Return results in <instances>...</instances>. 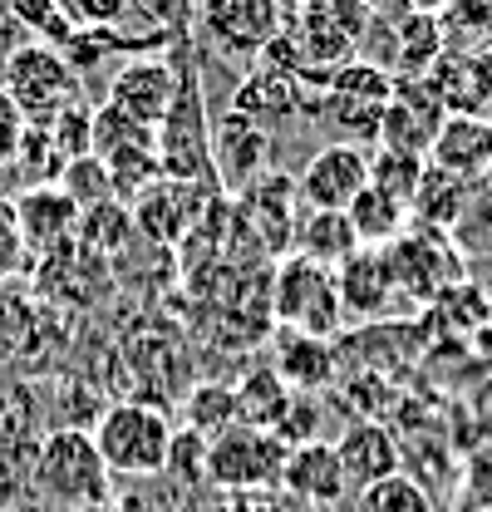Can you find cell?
<instances>
[{"mask_svg": "<svg viewBox=\"0 0 492 512\" xmlns=\"http://www.w3.org/2000/svg\"><path fill=\"white\" fill-rule=\"evenodd\" d=\"M443 119H448V109H443V99H438V89L429 79H394V99L379 119V148L429 163Z\"/></svg>", "mask_w": 492, "mask_h": 512, "instance_id": "10", "label": "cell"}, {"mask_svg": "<svg viewBox=\"0 0 492 512\" xmlns=\"http://www.w3.org/2000/svg\"><path fill=\"white\" fill-rule=\"evenodd\" d=\"M315 84H306L301 74H291V69H281V64L271 60H256V69L246 74L242 84H237V94H232V109L246 114V119H256V124H286V119H296V114H306V94Z\"/></svg>", "mask_w": 492, "mask_h": 512, "instance_id": "16", "label": "cell"}, {"mask_svg": "<svg viewBox=\"0 0 492 512\" xmlns=\"http://www.w3.org/2000/svg\"><path fill=\"white\" fill-rule=\"evenodd\" d=\"M468 192H473V183H463V178H453V173L429 163L424 178H419L414 202H409V222L414 227H433V232H453V222L468 207Z\"/></svg>", "mask_w": 492, "mask_h": 512, "instance_id": "24", "label": "cell"}, {"mask_svg": "<svg viewBox=\"0 0 492 512\" xmlns=\"http://www.w3.org/2000/svg\"><path fill=\"white\" fill-rule=\"evenodd\" d=\"M168 473L178 478V483H202L207 478V439L202 434H192V429H178L173 434V453H168Z\"/></svg>", "mask_w": 492, "mask_h": 512, "instance_id": "38", "label": "cell"}, {"mask_svg": "<svg viewBox=\"0 0 492 512\" xmlns=\"http://www.w3.org/2000/svg\"><path fill=\"white\" fill-rule=\"evenodd\" d=\"M178 84H183V74L168 60H128V64H119L114 79H109L104 109H114L128 124L158 133V124L168 119V109H173V99H178Z\"/></svg>", "mask_w": 492, "mask_h": 512, "instance_id": "12", "label": "cell"}, {"mask_svg": "<svg viewBox=\"0 0 492 512\" xmlns=\"http://www.w3.org/2000/svg\"><path fill=\"white\" fill-rule=\"evenodd\" d=\"M0 512H15V508H0Z\"/></svg>", "mask_w": 492, "mask_h": 512, "instance_id": "42", "label": "cell"}, {"mask_svg": "<svg viewBox=\"0 0 492 512\" xmlns=\"http://www.w3.org/2000/svg\"><path fill=\"white\" fill-rule=\"evenodd\" d=\"M281 488H286L291 498H301V508H335V503L350 493V478H345V468H340L335 444L315 439V444H296L286 453Z\"/></svg>", "mask_w": 492, "mask_h": 512, "instance_id": "17", "label": "cell"}, {"mask_svg": "<svg viewBox=\"0 0 492 512\" xmlns=\"http://www.w3.org/2000/svg\"><path fill=\"white\" fill-rule=\"evenodd\" d=\"M94 448L104 458V468L114 478H158L168 473V453H173V419L158 409V404H143V399H119L109 409H99L94 419Z\"/></svg>", "mask_w": 492, "mask_h": 512, "instance_id": "3", "label": "cell"}, {"mask_svg": "<svg viewBox=\"0 0 492 512\" xmlns=\"http://www.w3.org/2000/svg\"><path fill=\"white\" fill-rule=\"evenodd\" d=\"M384 256H389L399 296H409V301H433L453 281H463V256L453 247V237L433 232V227H414L409 222V232L394 247H384Z\"/></svg>", "mask_w": 492, "mask_h": 512, "instance_id": "8", "label": "cell"}, {"mask_svg": "<svg viewBox=\"0 0 492 512\" xmlns=\"http://www.w3.org/2000/svg\"><path fill=\"white\" fill-rule=\"evenodd\" d=\"M266 173H271V133L237 109L212 119V178H217V188L246 192Z\"/></svg>", "mask_w": 492, "mask_h": 512, "instance_id": "13", "label": "cell"}, {"mask_svg": "<svg viewBox=\"0 0 492 512\" xmlns=\"http://www.w3.org/2000/svg\"><path fill=\"white\" fill-rule=\"evenodd\" d=\"M340 468H345V478H350V488H374V483H384V478H394L399 468H404V448L399 439L379 424V419H360V424H350L345 434H340Z\"/></svg>", "mask_w": 492, "mask_h": 512, "instance_id": "18", "label": "cell"}, {"mask_svg": "<svg viewBox=\"0 0 492 512\" xmlns=\"http://www.w3.org/2000/svg\"><path fill=\"white\" fill-rule=\"evenodd\" d=\"M10 15L25 25V35H35L40 45H55V50H64L69 35L79 30V20L69 15L64 0H10Z\"/></svg>", "mask_w": 492, "mask_h": 512, "instance_id": "32", "label": "cell"}, {"mask_svg": "<svg viewBox=\"0 0 492 512\" xmlns=\"http://www.w3.org/2000/svg\"><path fill=\"white\" fill-rule=\"evenodd\" d=\"M197 20L202 35L232 60H261L266 45L286 30V10L276 0H202Z\"/></svg>", "mask_w": 492, "mask_h": 512, "instance_id": "9", "label": "cell"}, {"mask_svg": "<svg viewBox=\"0 0 492 512\" xmlns=\"http://www.w3.org/2000/svg\"><path fill=\"white\" fill-rule=\"evenodd\" d=\"M345 217H350V227H355V237H360L365 252H384V247H394V242L409 232V207L394 202V197H384L379 188L360 192V197L345 207Z\"/></svg>", "mask_w": 492, "mask_h": 512, "instance_id": "25", "label": "cell"}, {"mask_svg": "<svg viewBox=\"0 0 492 512\" xmlns=\"http://www.w3.org/2000/svg\"><path fill=\"white\" fill-rule=\"evenodd\" d=\"M369 188V148L355 143H320L296 173V192L306 212H345Z\"/></svg>", "mask_w": 492, "mask_h": 512, "instance_id": "11", "label": "cell"}, {"mask_svg": "<svg viewBox=\"0 0 492 512\" xmlns=\"http://www.w3.org/2000/svg\"><path fill=\"white\" fill-rule=\"evenodd\" d=\"M286 453L276 434L266 429H246L232 424L222 439L207 444V483H217L222 493H266L281 483V468H286Z\"/></svg>", "mask_w": 492, "mask_h": 512, "instance_id": "7", "label": "cell"}, {"mask_svg": "<svg viewBox=\"0 0 492 512\" xmlns=\"http://www.w3.org/2000/svg\"><path fill=\"white\" fill-rule=\"evenodd\" d=\"M0 89L10 94L25 124H50L55 114L79 104V69L55 45L25 40L0 60Z\"/></svg>", "mask_w": 492, "mask_h": 512, "instance_id": "5", "label": "cell"}, {"mask_svg": "<svg viewBox=\"0 0 492 512\" xmlns=\"http://www.w3.org/2000/svg\"><path fill=\"white\" fill-rule=\"evenodd\" d=\"M424 158H399V153H384V148H374L369 153V188H379L384 197H394V202H414V192H419V178H424Z\"/></svg>", "mask_w": 492, "mask_h": 512, "instance_id": "33", "label": "cell"}, {"mask_svg": "<svg viewBox=\"0 0 492 512\" xmlns=\"http://www.w3.org/2000/svg\"><path fill=\"white\" fill-rule=\"evenodd\" d=\"M20 138H25V119H20V109L10 104V94L0 89V168H10V163H15Z\"/></svg>", "mask_w": 492, "mask_h": 512, "instance_id": "39", "label": "cell"}, {"mask_svg": "<svg viewBox=\"0 0 492 512\" xmlns=\"http://www.w3.org/2000/svg\"><path fill=\"white\" fill-rule=\"evenodd\" d=\"M15 217H20V237H25V252L30 261L40 256L64 252L74 237H79V207L60 183H30V188L15 192Z\"/></svg>", "mask_w": 492, "mask_h": 512, "instance_id": "15", "label": "cell"}, {"mask_svg": "<svg viewBox=\"0 0 492 512\" xmlns=\"http://www.w3.org/2000/svg\"><path fill=\"white\" fill-rule=\"evenodd\" d=\"M473 414H478V424H483V434L492 439V384H483L478 394H473Z\"/></svg>", "mask_w": 492, "mask_h": 512, "instance_id": "40", "label": "cell"}, {"mask_svg": "<svg viewBox=\"0 0 492 512\" xmlns=\"http://www.w3.org/2000/svg\"><path fill=\"white\" fill-rule=\"evenodd\" d=\"M197 217H202V188L197 183H173V178L153 183L138 197V212H133V222L153 242H183V237H192Z\"/></svg>", "mask_w": 492, "mask_h": 512, "instance_id": "20", "label": "cell"}, {"mask_svg": "<svg viewBox=\"0 0 492 512\" xmlns=\"http://www.w3.org/2000/svg\"><path fill=\"white\" fill-rule=\"evenodd\" d=\"M296 256H306V261H320V266H330V271H340L345 261L355 252H365L360 247V237H355V227H350V217L345 212H301V222H296Z\"/></svg>", "mask_w": 492, "mask_h": 512, "instance_id": "22", "label": "cell"}, {"mask_svg": "<svg viewBox=\"0 0 492 512\" xmlns=\"http://www.w3.org/2000/svg\"><path fill=\"white\" fill-rule=\"evenodd\" d=\"M25 266H30V252H25V237H20L15 197H0V286H10Z\"/></svg>", "mask_w": 492, "mask_h": 512, "instance_id": "37", "label": "cell"}, {"mask_svg": "<svg viewBox=\"0 0 492 512\" xmlns=\"http://www.w3.org/2000/svg\"><path fill=\"white\" fill-rule=\"evenodd\" d=\"M138 232V222H133V207L128 202H99V207H89L84 217H79V242L89 247L94 256H114L128 247V237Z\"/></svg>", "mask_w": 492, "mask_h": 512, "instance_id": "29", "label": "cell"}, {"mask_svg": "<svg viewBox=\"0 0 492 512\" xmlns=\"http://www.w3.org/2000/svg\"><path fill=\"white\" fill-rule=\"evenodd\" d=\"M448 237H453L458 256H492V192L483 183H473L468 207H463V217L453 222Z\"/></svg>", "mask_w": 492, "mask_h": 512, "instance_id": "34", "label": "cell"}, {"mask_svg": "<svg viewBox=\"0 0 492 512\" xmlns=\"http://www.w3.org/2000/svg\"><path fill=\"white\" fill-rule=\"evenodd\" d=\"M30 478H35V493L64 512H99L114 498V473L104 468L94 434L79 424H60L40 439Z\"/></svg>", "mask_w": 492, "mask_h": 512, "instance_id": "2", "label": "cell"}, {"mask_svg": "<svg viewBox=\"0 0 492 512\" xmlns=\"http://www.w3.org/2000/svg\"><path fill=\"white\" fill-rule=\"evenodd\" d=\"M35 301L25 296V286H0V365L5 360H20L35 340Z\"/></svg>", "mask_w": 492, "mask_h": 512, "instance_id": "31", "label": "cell"}, {"mask_svg": "<svg viewBox=\"0 0 492 512\" xmlns=\"http://www.w3.org/2000/svg\"><path fill=\"white\" fill-rule=\"evenodd\" d=\"M394 99V74L384 64L350 60L340 64L330 79H320L306 94V114L320 128H330V143H379V119Z\"/></svg>", "mask_w": 492, "mask_h": 512, "instance_id": "1", "label": "cell"}, {"mask_svg": "<svg viewBox=\"0 0 492 512\" xmlns=\"http://www.w3.org/2000/svg\"><path fill=\"white\" fill-rule=\"evenodd\" d=\"M60 188L74 197L79 212H89V207H99V202H114V183H109V173H104V163H99L94 153H89V158H74V163L64 168Z\"/></svg>", "mask_w": 492, "mask_h": 512, "instance_id": "35", "label": "cell"}, {"mask_svg": "<svg viewBox=\"0 0 492 512\" xmlns=\"http://www.w3.org/2000/svg\"><path fill=\"white\" fill-rule=\"evenodd\" d=\"M438 35H443V50H473L483 55L492 40V0H453L443 15H438Z\"/></svg>", "mask_w": 492, "mask_h": 512, "instance_id": "30", "label": "cell"}, {"mask_svg": "<svg viewBox=\"0 0 492 512\" xmlns=\"http://www.w3.org/2000/svg\"><path fill=\"white\" fill-rule=\"evenodd\" d=\"M232 424H237V394H232V384H197V389H187L183 429L202 434V439L212 444V439H222Z\"/></svg>", "mask_w": 492, "mask_h": 512, "instance_id": "28", "label": "cell"}, {"mask_svg": "<svg viewBox=\"0 0 492 512\" xmlns=\"http://www.w3.org/2000/svg\"><path fill=\"white\" fill-rule=\"evenodd\" d=\"M232 394H237V424L266 429V434H276L281 419L296 404V389L281 380L276 370H246L242 384H232Z\"/></svg>", "mask_w": 492, "mask_h": 512, "instance_id": "23", "label": "cell"}, {"mask_svg": "<svg viewBox=\"0 0 492 512\" xmlns=\"http://www.w3.org/2000/svg\"><path fill=\"white\" fill-rule=\"evenodd\" d=\"M360 512H433V503L414 478L394 473V478H384V483L360 493Z\"/></svg>", "mask_w": 492, "mask_h": 512, "instance_id": "36", "label": "cell"}, {"mask_svg": "<svg viewBox=\"0 0 492 512\" xmlns=\"http://www.w3.org/2000/svg\"><path fill=\"white\" fill-rule=\"evenodd\" d=\"M429 163L463 183H483V173L492 168V124L478 114H448L433 138Z\"/></svg>", "mask_w": 492, "mask_h": 512, "instance_id": "19", "label": "cell"}, {"mask_svg": "<svg viewBox=\"0 0 492 512\" xmlns=\"http://www.w3.org/2000/svg\"><path fill=\"white\" fill-rule=\"evenodd\" d=\"M404 5H409V15H429V20H438L453 0H404Z\"/></svg>", "mask_w": 492, "mask_h": 512, "instance_id": "41", "label": "cell"}, {"mask_svg": "<svg viewBox=\"0 0 492 512\" xmlns=\"http://www.w3.org/2000/svg\"><path fill=\"white\" fill-rule=\"evenodd\" d=\"M335 281H340L345 316H360V320H379L389 306H394V296H399L394 271H389V256L384 252H355L340 271H335Z\"/></svg>", "mask_w": 492, "mask_h": 512, "instance_id": "21", "label": "cell"}, {"mask_svg": "<svg viewBox=\"0 0 492 512\" xmlns=\"http://www.w3.org/2000/svg\"><path fill=\"white\" fill-rule=\"evenodd\" d=\"M281 380L291 384L296 394H315L335 380V355H330V340H310V335H281V355L271 365Z\"/></svg>", "mask_w": 492, "mask_h": 512, "instance_id": "26", "label": "cell"}, {"mask_svg": "<svg viewBox=\"0 0 492 512\" xmlns=\"http://www.w3.org/2000/svg\"><path fill=\"white\" fill-rule=\"evenodd\" d=\"M158 163H163V178L173 183H217L212 178V124H207V99H202V84H197V69L187 64L183 84H178V99L168 109V119L158 124Z\"/></svg>", "mask_w": 492, "mask_h": 512, "instance_id": "6", "label": "cell"}, {"mask_svg": "<svg viewBox=\"0 0 492 512\" xmlns=\"http://www.w3.org/2000/svg\"><path fill=\"white\" fill-rule=\"evenodd\" d=\"M237 217L251 222V237L261 242V252L291 256L286 247H296V222H301V192L291 173H266L237 197Z\"/></svg>", "mask_w": 492, "mask_h": 512, "instance_id": "14", "label": "cell"}, {"mask_svg": "<svg viewBox=\"0 0 492 512\" xmlns=\"http://www.w3.org/2000/svg\"><path fill=\"white\" fill-rule=\"evenodd\" d=\"M271 316L281 320L291 335H310V340H330L350 320L345 301H340L335 271L296 252L281 256L276 271H271Z\"/></svg>", "mask_w": 492, "mask_h": 512, "instance_id": "4", "label": "cell"}, {"mask_svg": "<svg viewBox=\"0 0 492 512\" xmlns=\"http://www.w3.org/2000/svg\"><path fill=\"white\" fill-rule=\"evenodd\" d=\"M443 35H438V20L429 15H409L399 30H394V79H429L433 64L443 60Z\"/></svg>", "mask_w": 492, "mask_h": 512, "instance_id": "27", "label": "cell"}]
</instances>
